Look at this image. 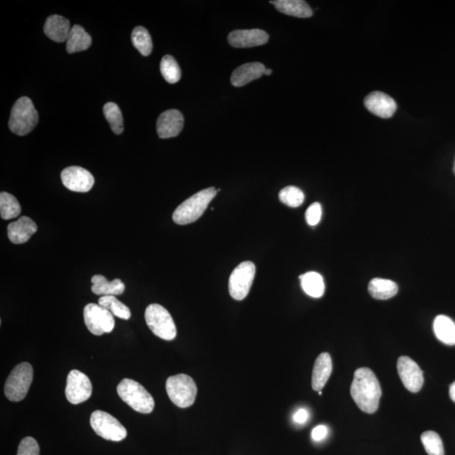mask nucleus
I'll use <instances>...</instances> for the list:
<instances>
[{"label":"nucleus","mask_w":455,"mask_h":455,"mask_svg":"<svg viewBox=\"0 0 455 455\" xmlns=\"http://www.w3.org/2000/svg\"><path fill=\"white\" fill-rule=\"evenodd\" d=\"M352 399L366 413L376 412L381 398L382 390L378 378L368 368L356 369L351 386Z\"/></svg>","instance_id":"f257e3e1"},{"label":"nucleus","mask_w":455,"mask_h":455,"mask_svg":"<svg viewBox=\"0 0 455 455\" xmlns=\"http://www.w3.org/2000/svg\"><path fill=\"white\" fill-rule=\"evenodd\" d=\"M218 191L214 187L198 191L177 207L173 213V220L177 225L191 224L198 220L206 210L208 204L216 197Z\"/></svg>","instance_id":"f03ea898"},{"label":"nucleus","mask_w":455,"mask_h":455,"mask_svg":"<svg viewBox=\"0 0 455 455\" xmlns=\"http://www.w3.org/2000/svg\"><path fill=\"white\" fill-rule=\"evenodd\" d=\"M118 394L125 403L137 412H153L155 400L141 383L131 378H124L118 386Z\"/></svg>","instance_id":"7ed1b4c3"},{"label":"nucleus","mask_w":455,"mask_h":455,"mask_svg":"<svg viewBox=\"0 0 455 455\" xmlns=\"http://www.w3.org/2000/svg\"><path fill=\"white\" fill-rule=\"evenodd\" d=\"M38 123V113L28 97H21L13 106L9 128L19 136L28 135Z\"/></svg>","instance_id":"20e7f679"},{"label":"nucleus","mask_w":455,"mask_h":455,"mask_svg":"<svg viewBox=\"0 0 455 455\" xmlns=\"http://www.w3.org/2000/svg\"><path fill=\"white\" fill-rule=\"evenodd\" d=\"M166 387L169 398L176 407L187 408L194 404L198 387L193 378L186 374H176L168 378Z\"/></svg>","instance_id":"39448f33"},{"label":"nucleus","mask_w":455,"mask_h":455,"mask_svg":"<svg viewBox=\"0 0 455 455\" xmlns=\"http://www.w3.org/2000/svg\"><path fill=\"white\" fill-rule=\"evenodd\" d=\"M145 320L156 337L172 341L176 337V327L169 311L158 303H152L145 310Z\"/></svg>","instance_id":"423d86ee"},{"label":"nucleus","mask_w":455,"mask_h":455,"mask_svg":"<svg viewBox=\"0 0 455 455\" xmlns=\"http://www.w3.org/2000/svg\"><path fill=\"white\" fill-rule=\"evenodd\" d=\"M33 379V369L28 363L16 366L4 386V394L9 400L18 403L26 398Z\"/></svg>","instance_id":"0eeeda50"},{"label":"nucleus","mask_w":455,"mask_h":455,"mask_svg":"<svg viewBox=\"0 0 455 455\" xmlns=\"http://www.w3.org/2000/svg\"><path fill=\"white\" fill-rule=\"evenodd\" d=\"M91 426L102 439L120 442L127 437V430L117 418L111 414L97 410L91 414Z\"/></svg>","instance_id":"6e6552de"},{"label":"nucleus","mask_w":455,"mask_h":455,"mask_svg":"<svg viewBox=\"0 0 455 455\" xmlns=\"http://www.w3.org/2000/svg\"><path fill=\"white\" fill-rule=\"evenodd\" d=\"M256 266L252 262H244L232 271L230 276L229 291L235 300L247 298L255 279Z\"/></svg>","instance_id":"1a4fd4ad"},{"label":"nucleus","mask_w":455,"mask_h":455,"mask_svg":"<svg viewBox=\"0 0 455 455\" xmlns=\"http://www.w3.org/2000/svg\"><path fill=\"white\" fill-rule=\"evenodd\" d=\"M84 320L89 331L95 336L110 333L115 327L113 315L96 303H89L84 307Z\"/></svg>","instance_id":"9d476101"},{"label":"nucleus","mask_w":455,"mask_h":455,"mask_svg":"<svg viewBox=\"0 0 455 455\" xmlns=\"http://www.w3.org/2000/svg\"><path fill=\"white\" fill-rule=\"evenodd\" d=\"M65 395L69 403L78 405L90 399L92 395V383L90 378L79 370H71L67 377Z\"/></svg>","instance_id":"9b49d317"},{"label":"nucleus","mask_w":455,"mask_h":455,"mask_svg":"<svg viewBox=\"0 0 455 455\" xmlns=\"http://www.w3.org/2000/svg\"><path fill=\"white\" fill-rule=\"evenodd\" d=\"M397 370L401 381L409 391L417 393L421 391L425 378L422 369L416 362L409 356H400L397 362Z\"/></svg>","instance_id":"f8f14e48"},{"label":"nucleus","mask_w":455,"mask_h":455,"mask_svg":"<svg viewBox=\"0 0 455 455\" xmlns=\"http://www.w3.org/2000/svg\"><path fill=\"white\" fill-rule=\"evenodd\" d=\"M62 184L75 193H88L92 189L95 179L87 169L79 167H70L61 173Z\"/></svg>","instance_id":"ddd939ff"},{"label":"nucleus","mask_w":455,"mask_h":455,"mask_svg":"<svg viewBox=\"0 0 455 455\" xmlns=\"http://www.w3.org/2000/svg\"><path fill=\"white\" fill-rule=\"evenodd\" d=\"M269 40V34L260 29L236 30L232 31L228 38L230 45L238 48L264 45Z\"/></svg>","instance_id":"4468645a"},{"label":"nucleus","mask_w":455,"mask_h":455,"mask_svg":"<svg viewBox=\"0 0 455 455\" xmlns=\"http://www.w3.org/2000/svg\"><path fill=\"white\" fill-rule=\"evenodd\" d=\"M364 105L370 113L381 118H390L395 113L397 105L393 98L381 91L370 93Z\"/></svg>","instance_id":"2eb2a0df"},{"label":"nucleus","mask_w":455,"mask_h":455,"mask_svg":"<svg viewBox=\"0 0 455 455\" xmlns=\"http://www.w3.org/2000/svg\"><path fill=\"white\" fill-rule=\"evenodd\" d=\"M184 126V118L177 110H168L157 120V133L160 138H169L180 135Z\"/></svg>","instance_id":"dca6fc26"},{"label":"nucleus","mask_w":455,"mask_h":455,"mask_svg":"<svg viewBox=\"0 0 455 455\" xmlns=\"http://www.w3.org/2000/svg\"><path fill=\"white\" fill-rule=\"evenodd\" d=\"M38 231V225L28 217H21L8 226V237L12 243L19 245L28 242Z\"/></svg>","instance_id":"f3484780"},{"label":"nucleus","mask_w":455,"mask_h":455,"mask_svg":"<svg viewBox=\"0 0 455 455\" xmlns=\"http://www.w3.org/2000/svg\"><path fill=\"white\" fill-rule=\"evenodd\" d=\"M265 66L261 62H249L240 66L231 75V83L235 87H242L260 79L265 74Z\"/></svg>","instance_id":"a211bd4d"},{"label":"nucleus","mask_w":455,"mask_h":455,"mask_svg":"<svg viewBox=\"0 0 455 455\" xmlns=\"http://www.w3.org/2000/svg\"><path fill=\"white\" fill-rule=\"evenodd\" d=\"M332 372V360L328 352L319 355L312 373V388L314 391H320L328 381Z\"/></svg>","instance_id":"6ab92c4d"},{"label":"nucleus","mask_w":455,"mask_h":455,"mask_svg":"<svg viewBox=\"0 0 455 455\" xmlns=\"http://www.w3.org/2000/svg\"><path fill=\"white\" fill-rule=\"evenodd\" d=\"M71 30L70 22L61 16H49L44 26V33L49 39L57 43H64Z\"/></svg>","instance_id":"aec40b11"},{"label":"nucleus","mask_w":455,"mask_h":455,"mask_svg":"<svg viewBox=\"0 0 455 455\" xmlns=\"http://www.w3.org/2000/svg\"><path fill=\"white\" fill-rule=\"evenodd\" d=\"M92 292L97 296H121L125 291V284L120 279L107 280L104 276L95 275L91 279Z\"/></svg>","instance_id":"412c9836"},{"label":"nucleus","mask_w":455,"mask_h":455,"mask_svg":"<svg viewBox=\"0 0 455 455\" xmlns=\"http://www.w3.org/2000/svg\"><path fill=\"white\" fill-rule=\"evenodd\" d=\"M270 3L285 15L298 18H309L313 15L309 4L303 0H276Z\"/></svg>","instance_id":"4be33fe9"},{"label":"nucleus","mask_w":455,"mask_h":455,"mask_svg":"<svg viewBox=\"0 0 455 455\" xmlns=\"http://www.w3.org/2000/svg\"><path fill=\"white\" fill-rule=\"evenodd\" d=\"M92 39L82 26L75 25L71 28L66 41L67 52L75 53L86 51L91 46Z\"/></svg>","instance_id":"5701e85b"},{"label":"nucleus","mask_w":455,"mask_h":455,"mask_svg":"<svg viewBox=\"0 0 455 455\" xmlns=\"http://www.w3.org/2000/svg\"><path fill=\"white\" fill-rule=\"evenodd\" d=\"M370 296L378 300H386L398 293V286L393 281L373 279L369 284Z\"/></svg>","instance_id":"b1692460"},{"label":"nucleus","mask_w":455,"mask_h":455,"mask_svg":"<svg viewBox=\"0 0 455 455\" xmlns=\"http://www.w3.org/2000/svg\"><path fill=\"white\" fill-rule=\"evenodd\" d=\"M434 331L440 342L446 345H455V323L448 316H437L434 322Z\"/></svg>","instance_id":"393cba45"},{"label":"nucleus","mask_w":455,"mask_h":455,"mask_svg":"<svg viewBox=\"0 0 455 455\" xmlns=\"http://www.w3.org/2000/svg\"><path fill=\"white\" fill-rule=\"evenodd\" d=\"M301 286L303 291L312 298H320L325 293V283L322 276L315 271L300 275Z\"/></svg>","instance_id":"a878e982"},{"label":"nucleus","mask_w":455,"mask_h":455,"mask_svg":"<svg viewBox=\"0 0 455 455\" xmlns=\"http://www.w3.org/2000/svg\"><path fill=\"white\" fill-rule=\"evenodd\" d=\"M21 213V205L14 196L4 191L0 194V215L4 220L19 217Z\"/></svg>","instance_id":"bb28decb"},{"label":"nucleus","mask_w":455,"mask_h":455,"mask_svg":"<svg viewBox=\"0 0 455 455\" xmlns=\"http://www.w3.org/2000/svg\"><path fill=\"white\" fill-rule=\"evenodd\" d=\"M132 42L142 56H149L153 50V42L149 31L142 26H137L132 33Z\"/></svg>","instance_id":"cd10ccee"},{"label":"nucleus","mask_w":455,"mask_h":455,"mask_svg":"<svg viewBox=\"0 0 455 455\" xmlns=\"http://www.w3.org/2000/svg\"><path fill=\"white\" fill-rule=\"evenodd\" d=\"M98 305L106 308L111 314L120 319L129 320L131 318V311L129 308L115 296H102L99 298Z\"/></svg>","instance_id":"c85d7f7f"},{"label":"nucleus","mask_w":455,"mask_h":455,"mask_svg":"<svg viewBox=\"0 0 455 455\" xmlns=\"http://www.w3.org/2000/svg\"><path fill=\"white\" fill-rule=\"evenodd\" d=\"M103 113L111 130L116 135H121L124 130L123 117L121 110L117 104L108 102L103 107Z\"/></svg>","instance_id":"c756f323"},{"label":"nucleus","mask_w":455,"mask_h":455,"mask_svg":"<svg viewBox=\"0 0 455 455\" xmlns=\"http://www.w3.org/2000/svg\"><path fill=\"white\" fill-rule=\"evenodd\" d=\"M160 72L169 84H176L181 79V71L179 64L171 55H166L160 62Z\"/></svg>","instance_id":"7c9ffc66"},{"label":"nucleus","mask_w":455,"mask_h":455,"mask_svg":"<svg viewBox=\"0 0 455 455\" xmlns=\"http://www.w3.org/2000/svg\"><path fill=\"white\" fill-rule=\"evenodd\" d=\"M421 440L428 455H444L443 441L437 432H425L422 434Z\"/></svg>","instance_id":"2f4dec72"},{"label":"nucleus","mask_w":455,"mask_h":455,"mask_svg":"<svg viewBox=\"0 0 455 455\" xmlns=\"http://www.w3.org/2000/svg\"><path fill=\"white\" fill-rule=\"evenodd\" d=\"M279 199L283 204L290 208H298L305 201V194L296 186H288L279 193Z\"/></svg>","instance_id":"473e14b6"},{"label":"nucleus","mask_w":455,"mask_h":455,"mask_svg":"<svg viewBox=\"0 0 455 455\" xmlns=\"http://www.w3.org/2000/svg\"><path fill=\"white\" fill-rule=\"evenodd\" d=\"M40 448L38 442L31 437H26L21 440L18 448L17 455H39Z\"/></svg>","instance_id":"72a5a7b5"},{"label":"nucleus","mask_w":455,"mask_h":455,"mask_svg":"<svg viewBox=\"0 0 455 455\" xmlns=\"http://www.w3.org/2000/svg\"><path fill=\"white\" fill-rule=\"evenodd\" d=\"M322 216V208L319 203H314L307 209L305 218L308 224L310 226L318 225Z\"/></svg>","instance_id":"f704fd0d"},{"label":"nucleus","mask_w":455,"mask_h":455,"mask_svg":"<svg viewBox=\"0 0 455 455\" xmlns=\"http://www.w3.org/2000/svg\"><path fill=\"white\" fill-rule=\"evenodd\" d=\"M327 427L324 426V425H320L314 428L313 431H312V439H313L315 441H321L323 440L325 437L327 435Z\"/></svg>","instance_id":"c9c22d12"},{"label":"nucleus","mask_w":455,"mask_h":455,"mask_svg":"<svg viewBox=\"0 0 455 455\" xmlns=\"http://www.w3.org/2000/svg\"><path fill=\"white\" fill-rule=\"evenodd\" d=\"M308 417H309V414H308L307 410L305 409H300L294 414L293 420L297 423H300V425H303V423L306 422Z\"/></svg>","instance_id":"e433bc0d"},{"label":"nucleus","mask_w":455,"mask_h":455,"mask_svg":"<svg viewBox=\"0 0 455 455\" xmlns=\"http://www.w3.org/2000/svg\"><path fill=\"white\" fill-rule=\"evenodd\" d=\"M449 395H450V398H451L454 403H455V382H454L452 385L450 386Z\"/></svg>","instance_id":"4c0bfd02"},{"label":"nucleus","mask_w":455,"mask_h":455,"mask_svg":"<svg viewBox=\"0 0 455 455\" xmlns=\"http://www.w3.org/2000/svg\"><path fill=\"white\" fill-rule=\"evenodd\" d=\"M271 73H273V71H271V69H266L264 74L265 75H271Z\"/></svg>","instance_id":"58836bf2"},{"label":"nucleus","mask_w":455,"mask_h":455,"mask_svg":"<svg viewBox=\"0 0 455 455\" xmlns=\"http://www.w3.org/2000/svg\"><path fill=\"white\" fill-rule=\"evenodd\" d=\"M454 172L455 173V160H454Z\"/></svg>","instance_id":"ea45409f"},{"label":"nucleus","mask_w":455,"mask_h":455,"mask_svg":"<svg viewBox=\"0 0 455 455\" xmlns=\"http://www.w3.org/2000/svg\"><path fill=\"white\" fill-rule=\"evenodd\" d=\"M318 392H319V395H322V392H321V391H318Z\"/></svg>","instance_id":"a19ab883"}]
</instances>
